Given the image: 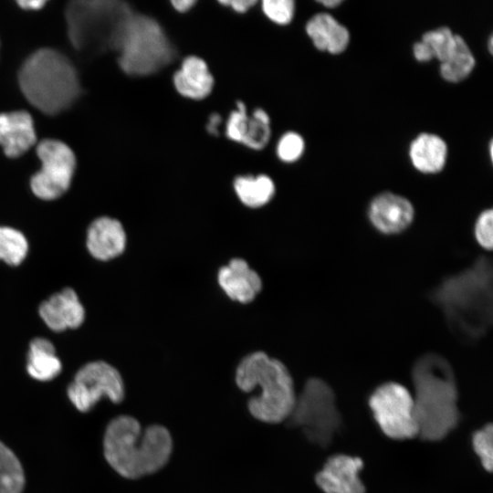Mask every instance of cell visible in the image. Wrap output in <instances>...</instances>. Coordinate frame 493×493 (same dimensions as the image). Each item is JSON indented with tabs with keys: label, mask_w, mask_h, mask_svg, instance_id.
Returning a JSON list of instances; mask_svg holds the SVG:
<instances>
[{
	"label": "cell",
	"mask_w": 493,
	"mask_h": 493,
	"mask_svg": "<svg viewBox=\"0 0 493 493\" xmlns=\"http://www.w3.org/2000/svg\"><path fill=\"white\" fill-rule=\"evenodd\" d=\"M451 331L465 342L482 338L492 323V266L482 256L465 270L451 275L432 291Z\"/></svg>",
	"instance_id": "1"
},
{
	"label": "cell",
	"mask_w": 493,
	"mask_h": 493,
	"mask_svg": "<svg viewBox=\"0 0 493 493\" xmlns=\"http://www.w3.org/2000/svg\"><path fill=\"white\" fill-rule=\"evenodd\" d=\"M414 413L418 436L428 442L446 437L458 425V391L454 371L446 359L426 353L414 364Z\"/></svg>",
	"instance_id": "2"
},
{
	"label": "cell",
	"mask_w": 493,
	"mask_h": 493,
	"mask_svg": "<svg viewBox=\"0 0 493 493\" xmlns=\"http://www.w3.org/2000/svg\"><path fill=\"white\" fill-rule=\"evenodd\" d=\"M103 449L107 462L118 474L135 479L164 467L172 454L173 440L163 425L142 430L132 416L120 415L106 428Z\"/></svg>",
	"instance_id": "3"
},
{
	"label": "cell",
	"mask_w": 493,
	"mask_h": 493,
	"mask_svg": "<svg viewBox=\"0 0 493 493\" xmlns=\"http://www.w3.org/2000/svg\"><path fill=\"white\" fill-rule=\"evenodd\" d=\"M18 83L29 103L47 115H57L70 108L81 91L72 62L49 47L26 58L18 72Z\"/></svg>",
	"instance_id": "4"
},
{
	"label": "cell",
	"mask_w": 493,
	"mask_h": 493,
	"mask_svg": "<svg viewBox=\"0 0 493 493\" xmlns=\"http://www.w3.org/2000/svg\"><path fill=\"white\" fill-rule=\"evenodd\" d=\"M236 383L246 393L260 390L247 403L248 411L256 419L269 424L288 419L297 394L293 379L280 361L263 351L250 353L238 364Z\"/></svg>",
	"instance_id": "5"
},
{
	"label": "cell",
	"mask_w": 493,
	"mask_h": 493,
	"mask_svg": "<svg viewBox=\"0 0 493 493\" xmlns=\"http://www.w3.org/2000/svg\"><path fill=\"white\" fill-rule=\"evenodd\" d=\"M131 13L120 1L76 0L66 7L68 35L80 52L114 50L121 26Z\"/></svg>",
	"instance_id": "6"
},
{
	"label": "cell",
	"mask_w": 493,
	"mask_h": 493,
	"mask_svg": "<svg viewBox=\"0 0 493 493\" xmlns=\"http://www.w3.org/2000/svg\"><path fill=\"white\" fill-rule=\"evenodd\" d=\"M121 70L131 76L156 73L173 58V49L162 26L147 16L132 14L124 21L115 48Z\"/></svg>",
	"instance_id": "7"
},
{
	"label": "cell",
	"mask_w": 493,
	"mask_h": 493,
	"mask_svg": "<svg viewBox=\"0 0 493 493\" xmlns=\"http://www.w3.org/2000/svg\"><path fill=\"white\" fill-rule=\"evenodd\" d=\"M288 421L312 444L328 447L342 425L332 388L322 379H309L297 394Z\"/></svg>",
	"instance_id": "8"
},
{
	"label": "cell",
	"mask_w": 493,
	"mask_h": 493,
	"mask_svg": "<svg viewBox=\"0 0 493 493\" xmlns=\"http://www.w3.org/2000/svg\"><path fill=\"white\" fill-rule=\"evenodd\" d=\"M372 416L381 431L395 440L418 436L413 394L395 382L377 386L368 399Z\"/></svg>",
	"instance_id": "9"
},
{
	"label": "cell",
	"mask_w": 493,
	"mask_h": 493,
	"mask_svg": "<svg viewBox=\"0 0 493 493\" xmlns=\"http://www.w3.org/2000/svg\"><path fill=\"white\" fill-rule=\"evenodd\" d=\"M37 154L41 168L31 177V190L40 199H57L70 185L76 168L74 152L60 141L46 139L38 143Z\"/></svg>",
	"instance_id": "10"
},
{
	"label": "cell",
	"mask_w": 493,
	"mask_h": 493,
	"mask_svg": "<svg viewBox=\"0 0 493 493\" xmlns=\"http://www.w3.org/2000/svg\"><path fill=\"white\" fill-rule=\"evenodd\" d=\"M68 396L83 413L89 411L102 397L121 403L124 385L120 372L110 364L96 361L82 366L68 387Z\"/></svg>",
	"instance_id": "11"
},
{
	"label": "cell",
	"mask_w": 493,
	"mask_h": 493,
	"mask_svg": "<svg viewBox=\"0 0 493 493\" xmlns=\"http://www.w3.org/2000/svg\"><path fill=\"white\" fill-rule=\"evenodd\" d=\"M362 467L361 457L336 454L326 460L316 474L315 482L324 493H365L360 477Z\"/></svg>",
	"instance_id": "12"
},
{
	"label": "cell",
	"mask_w": 493,
	"mask_h": 493,
	"mask_svg": "<svg viewBox=\"0 0 493 493\" xmlns=\"http://www.w3.org/2000/svg\"><path fill=\"white\" fill-rule=\"evenodd\" d=\"M414 216L412 203L405 197L390 192L376 195L368 208L372 226L386 235L403 232L412 224Z\"/></svg>",
	"instance_id": "13"
},
{
	"label": "cell",
	"mask_w": 493,
	"mask_h": 493,
	"mask_svg": "<svg viewBox=\"0 0 493 493\" xmlns=\"http://www.w3.org/2000/svg\"><path fill=\"white\" fill-rule=\"evenodd\" d=\"M215 79L208 63L197 55L185 57L173 75V86L183 98L202 100L213 91Z\"/></svg>",
	"instance_id": "14"
},
{
	"label": "cell",
	"mask_w": 493,
	"mask_h": 493,
	"mask_svg": "<svg viewBox=\"0 0 493 493\" xmlns=\"http://www.w3.org/2000/svg\"><path fill=\"white\" fill-rule=\"evenodd\" d=\"M39 315L50 330L63 331L79 327L85 319V309L77 293L66 288L40 304Z\"/></svg>",
	"instance_id": "15"
},
{
	"label": "cell",
	"mask_w": 493,
	"mask_h": 493,
	"mask_svg": "<svg viewBox=\"0 0 493 493\" xmlns=\"http://www.w3.org/2000/svg\"><path fill=\"white\" fill-rule=\"evenodd\" d=\"M86 245L90 255L99 260H110L121 255L126 245V235L117 219L102 216L88 228Z\"/></svg>",
	"instance_id": "16"
},
{
	"label": "cell",
	"mask_w": 493,
	"mask_h": 493,
	"mask_svg": "<svg viewBox=\"0 0 493 493\" xmlns=\"http://www.w3.org/2000/svg\"><path fill=\"white\" fill-rule=\"evenodd\" d=\"M31 115L25 110L0 113V145L10 158L25 153L36 142Z\"/></svg>",
	"instance_id": "17"
},
{
	"label": "cell",
	"mask_w": 493,
	"mask_h": 493,
	"mask_svg": "<svg viewBox=\"0 0 493 493\" xmlns=\"http://www.w3.org/2000/svg\"><path fill=\"white\" fill-rule=\"evenodd\" d=\"M217 279L226 294L241 303L252 301L262 287L258 274L241 258H234L221 267Z\"/></svg>",
	"instance_id": "18"
},
{
	"label": "cell",
	"mask_w": 493,
	"mask_h": 493,
	"mask_svg": "<svg viewBox=\"0 0 493 493\" xmlns=\"http://www.w3.org/2000/svg\"><path fill=\"white\" fill-rule=\"evenodd\" d=\"M305 30L317 49L330 54L343 52L350 42L347 27L330 14H316L307 22Z\"/></svg>",
	"instance_id": "19"
},
{
	"label": "cell",
	"mask_w": 493,
	"mask_h": 493,
	"mask_svg": "<svg viewBox=\"0 0 493 493\" xmlns=\"http://www.w3.org/2000/svg\"><path fill=\"white\" fill-rule=\"evenodd\" d=\"M409 156L414 167L423 173L443 170L447 157L445 141L433 133L419 134L411 143Z\"/></svg>",
	"instance_id": "20"
},
{
	"label": "cell",
	"mask_w": 493,
	"mask_h": 493,
	"mask_svg": "<svg viewBox=\"0 0 493 493\" xmlns=\"http://www.w3.org/2000/svg\"><path fill=\"white\" fill-rule=\"evenodd\" d=\"M62 364L56 355V350L50 341L35 338L29 345L26 370L28 374L37 381H50L58 376Z\"/></svg>",
	"instance_id": "21"
},
{
	"label": "cell",
	"mask_w": 493,
	"mask_h": 493,
	"mask_svg": "<svg viewBox=\"0 0 493 493\" xmlns=\"http://www.w3.org/2000/svg\"><path fill=\"white\" fill-rule=\"evenodd\" d=\"M233 187L241 203L252 208L267 205L276 191L274 181L267 174L236 176Z\"/></svg>",
	"instance_id": "22"
},
{
	"label": "cell",
	"mask_w": 493,
	"mask_h": 493,
	"mask_svg": "<svg viewBox=\"0 0 493 493\" xmlns=\"http://www.w3.org/2000/svg\"><path fill=\"white\" fill-rule=\"evenodd\" d=\"M475 58L465 39L456 35V43L449 56L440 63V74L449 82L465 79L475 67Z\"/></svg>",
	"instance_id": "23"
},
{
	"label": "cell",
	"mask_w": 493,
	"mask_h": 493,
	"mask_svg": "<svg viewBox=\"0 0 493 493\" xmlns=\"http://www.w3.org/2000/svg\"><path fill=\"white\" fill-rule=\"evenodd\" d=\"M25 475L16 456L0 442V493H22Z\"/></svg>",
	"instance_id": "24"
},
{
	"label": "cell",
	"mask_w": 493,
	"mask_h": 493,
	"mask_svg": "<svg viewBox=\"0 0 493 493\" xmlns=\"http://www.w3.org/2000/svg\"><path fill=\"white\" fill-rule=\"evenodd\" d=\"M28 243L24 234L9 226H0V260L19 265L26 257Z\"/></svg>",
	"instance_id": "25"
},
{
	"label": "cell",
	"mask_w": 493,
	"mask_h": 493,
	"mask_svg": "<svg viewBox=\"0 0 493 493\" xmlns=\"http://www.w3.org/2000/svg\"><path fill=\"white\" fill-rule=\"evenodd\" d=\"M456 35L450 28L442 26L425 32L422 37L425 42L431 49L434 58L443 62L451 53L456 43Z\"/></svg>",
	"instance_id": "26"
},
{
	"label": "cell",
	"mask_w": 493,
	"mask_h": 493,
	"mask_svg": "<svg viewBox=\"0 0 493 493\" xmlns=\"http://www.w3.org/2000/svg\"><path fill=\"white\" fill-rule=\"evenodd\" d=\"M471 444L485 470L491 472L493 467V428L488 424L475 431Z\"/></svg>",
	"instance_id": "27"
},
{
	"label": "cell",
	"mask_w": 493,
	"mask_h": 493,
	"mask_svg": "<svg viewBox=\"0 0 493 493\" xmlns=\"http://www.w3.org/2000/svg\"><path fill=\"white\" fill-rule=\"evenodd\" d=\"M236 107L229 113L226 121L225 133L228 140L241 144L246 131L249 115L246 105L243 100H236Z\"/></svg>",
	"instance_id": "28"
},
{
	"label": "cell",
	"mask_w": 493,
	"mask_h": 493,
	"mask_svg": "<svg viewBox=\"0 0 493 493\" xmlns=\"http://www.w3.org/2000/svg\"><path fill=\"white\" fill-rule=\"evenodd\" d=\"M305 142L303 137L295 131L284 133L278 140L276 153L278 159L284 163H294L303 154Z\"/></svg>",
	"instance_id": "29"
},
{
	"label": "cell",
	"mask_w": 493,
	"mask_h": 493,
	"mask_svg": "<svg viewBox=\"0 0 493 493\" xmlns=\"http://www.w3.org/2000/svg\"><path fill=\"white\" fill-rule=\"evenodd\" d=\"M271 137L270 124L248 117L247 127L241 144L254 151L264 149Z\"/></svg>",
	"instance_id": "30"
},
{
	"label": "cell",
	"mask_w": 493,
	"mask_h": 493,
	"mask_svg": "<svg viewBox=\"0 0 493 493\" xmlns=\"http://www.w3.org/2000/svg\"><path fill=\"white\" fill-rule=\"evenodd\" d=\"M261 10L271 22L285 26L293 19L295 2L293 0H264L261 2Z\"/></svg>",
	"instance_id": "31"
},
{
	"label": "cell",
	"mask_w": 493,
	"mask_h": 493,
	"mask_svg": "<svg viewBox=\"0 0 493 493\" xmlns=\"http://www.w3.org/2000/svg\"><path fill=\"white\" fill-rule=\"evenodd\" d=\"M492 210H484L477 217L474 234L477 243L488 250L492 248Z\"/></svg>",
	"instance_id": "32"
},
{
	"label": "cell",
	"mask_w": 493,
	"mask_h": 493,
	"mask_svg": "<svg viewBox=\"0 0 493 493\" xmlns=\"http://www.w3.org/2000/svg\"><path fill=\"white\" fill-rule=\"evenodd\" d=\"M217 3L222 6L231 8L236 14L244 15L258 2L257 0H219Z\"/></svg>",
	"instance_id": "33"
},
{
	"label": "cell",
	"mask_w": 493,
	"mask_h": 493,
	"mask_svg": "<svg viewBox=\"0 0 493 493\" xmlns=\"http://www.w3.org/2000/svg\"><path fill=\"white\" fill-rule=\"evenodd\" d=\"M413 53L415 59L420 62H427L434 58L430 47L422 40L414 43Z\"/></svg>",
	"instance_id": "34"
},
{
	"label": "cell",
	"mask_w": 493,
	"mask_h": 493,
	"mask_svg": "<svg viewBox=\"0 0 493 493\" xmlns=\"http://www.w3.org/2000/svg\"><path fill=\"white\" fill-rule=\"evenodd\" d=\"M172 7L181 14L189 12L196 4V0H172L170 1Z\"/></svg>",
	"instance_id": "35"
},
{
	"label": "cell",
	"mask_w": 493,
	"mask_h": 493,
	"mask_svg": "<svg viewBox=\"0 0 493 493\" xmlns=\"http://www.w3.org/2000/svg\"><path fill=\"white\" fill-rule=\"evenodd\" d=\"M46 1L43 0H34V1H18L17 5L26 10H37L43 7L46 4Z\"/></svg>",
	"instance_id": "36"
},
{
	"label": "cell",
	"mask_w": 493,
	"mask_h": 493,
	"mask_svg": "<svg viewBox=\"0 0 493 493\" xmlns=\"http://www.w3.org/2000/svg\"><path fill=\"white\" fill-rule=\"evenodd\" d=\"M319 3L326 7L331 8V7H336L337 5H341V0H321V1H319Z\"/></svg>",
	"instance_id": "37"
},
{
	"label": "cell",
	"mask_w": 493,
	"mask_h": 493,
	"mask_svg": "<svg viewBox=\"0 0 493 493\" xmlns=\"http://www.w3.org/2000/svg\"><path fill=\"white\" fill-rule=\"evenodd\" d=\"M492 46H493V38H492V37H490L489 39H488V50H489L490 53H492V51H493Z\"/></svg>",
	"instance_id": "38"
},
{
	"label": "cell",
	"mask_w": 493,
	"mask_h": 493,
	"mask_svg": "<svg viewBox=\"0 0 493 493\" xmlns=\"http://www.w3.org/2000/svg\"><path fill=\"white\" fill-rule=\"evenodd\" d=\"M492 148H493V145H492V142L489 143V155H490V158L492 159Z\"/></svg>",
	"instance_id": "39"
}]
</instances>
